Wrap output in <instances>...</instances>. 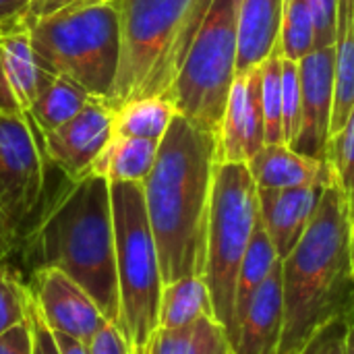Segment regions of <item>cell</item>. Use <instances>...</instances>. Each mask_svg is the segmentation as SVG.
Masks as SVG:
<instances>
[{
  "instance_id": "1",
  "label": "cell",
  "mask_w": 354,
  "mask_h": 354,
  "mask_svg": "<svg viewBox=\"0 0 354 354\" xmlns=\"http://www.w3.org/2000/svg\"><path fill=\"white\" fill-rule=\"evenodd\" d=\"M216 164V137L176 114L143 183L164 284L205 272Z\"/></svg>"
},
{
  "instance_id": "2",
  "label": "cell",
  "mask_w": 354,
  "mask_h": 354,
  "mask_svg": "<svg viewBox=\"0 0 354 354\" xmlns=\"http://www.w3.org/2000/svg\"><path fill=\"white\" fill-rule=\"evenodd\" d=\"M31 272L52 268L75 280L118 326L120 299L110 183L89 172L68 180L21 236Z\"/></svg>"
},
{
  "instance_id": "3",
  "label": "cell",
  "mask_w": 354,
  "mask_h": 354,
  "mask_svg": "<svg viewBox=\"0 0 354 354\" xmlns=\"http://www.w3.org/2000/svg\"><path fill=\"white\" fill-rule=\"evenodd\" d=\"M353 226L346 193L338 185L328 187L309 228L282 261L284 332L278 354H301L328 326L353 324Z\"/></svg>"
},
{
  "instance_id": "4",
  "label": "cell",
  "mask_w": 354,
  "mask_h": 354,
  "mask_svg": "<svg viewBox=\"0 0 354 354\" xmlns=\"http://www.w3.org/2000/svg\"><path fill=\"white\" fill-rule=\"evenodd\" d=\"M120 60L106 100L114 112L141 97H170L212 0H114Z\"/></svg>"
},
{
  "instance_id": "5",
  "label": "cell",
  "mask_w": 354,
  "mask_h": 354,
  "mask_svg": "<svg viewBox=\"0 0 354 354\" xmlns=\"http://www.w3.org/2000/svg\"><path fill=\"white\" fill-rule=\"evenodd\" d=\"M25 27L44 71L73 79L91 97L108 100L120 60L114 0L73 4Z\"/></svg>"
},
{
  "instance_id": "6",
  "label": "cell",
  "mask_w": 354,
  "mask_h": 354,
  "mask_svg": "<svg viewBox=\"0 0 354 354\" xmlns=\"http://www.w3.org/2000/svg\"><path fill=\"white\" fill-rule=\"evenodd\" d=\"M120 317L131 354H147L160 328L162 268L141 183H110Z\"/></svg>"
},
{
  "instance_id": "7",
  "label": "cell",
  "mask_w": 354,
  "mask_h": 354,
  "mask_svg": "<svg viewBox=\"0 0 354 354\" xmlns=\"http://www.w3.org/2000/svg\"><path fill=\"white\" fill-rule=\"evenodd\" d=\"M259 220V195L253 174L243 162H218L214 170L205 272L216 322L224 328L230 348L236 340L234 309L243 257Z\"/></svg>"
},
{
  "instance_id": "8",
  "label": "cell",
  "mask_w": 354,
  "mask_h": 354,
  "mask_svg": "<svg viewBox=\"0 0 354 354\" xmlns=\"http://www.w3.org/2000/svg\"><path fill=\"white\" fill-rule=\"evenodd\" d=\"M241 0H212L172 89L176 114L218 137L236 79Z\"/></svg>"
},
{
  "instance_id": "9",
  "label": "cell",
  "mask_w": 354,
  "mask_h": 354,
  "mask_svg": "<svg viewBox=\"0 0 354 354\" xmlns=\"http://www.w3.org/2000/svg\"><path fill=\"white\" fill-rule=\"evenodd\" d=\"M48 162L31 116L0 110V216L19 241L41 205Z\"/></svg>"
},
{
  "instance_id": "10",
  "label": "cell",
  "mask_w": 354,
  "mask_h": 354,
  "mask_svg": "<svg viewBox=\"0 0 354 354\" xmlns=\"http://www.w3.org/2000/svg\"><path fill=\"white\" fill-rule=\"evenodd\" d=\"M31 274V299L48 328L89 346L95 334L108 324L95 301L58 270L44 268Z\"/></svg>"
},
{
  "instance_id": "11",
  "label": "cell",
  "mask_w": 354,
  "mask_h": 354,
  "mask_svg": "<svg viewBox=\"0 0 354 354\" xmlns=\"http://www.w3.org/2000/svg\"><path fill=\"white\" fill-rule=\"evenodd\" d=\"M301 129L290 145L299 153L328 160L334 112V46L317 48L299 60Z\"/></svg>"
},
{
  "instance_id": "12",
  "label": "cell",
  "mask_w": 354,
  "mask_h": 354,
  "mask_svg": "<svg viewBox=\"0 0 354 354\" xmlns=\"http://www.w3.org/2000/svg\"><path fill=\"white\" fill-rule=\"evenodd\" d=\"M114 110L104 100L89 97L77 116L44 137V147L50 164L64 178L77 180L91 172L93 162L112 137Z\"/></svg>"
},
{
  "instance_id": "13",
  "label": "cell",
  "mask_w": 354,
  "mask_h": 354,
  "mask_svg": "<svg viewBox=\"0 0 354 354\" xmlns=\"http://www.w3.org/2000/svg\"><path fill=\"white\" fill-rule=\"evenodd\" d=\"M216 141L218 162L249 164L266 147L261 66L236 75Z\"/></svg>"
},
{
  "instance_id": "14",
  "label": "cell",
  "mask_w": 354,
  "mask_h": 354,
  "mask_svg": "<svg viewBox=\"0 0 354 354\" xmlns=\"http://www.w3.org/2000/svg\"><path fill=\"white\" fill-rule=\"evenodd\" d=\"M322 187L299 189H259V220L268 230L278 257L284 261L309 228L322 195Z\"/></svg>"
},
{
  "instance_id": "15",
  "label": "cell",
  "mask_w": 354,
  "mask_h": 354,
  "mask_svg": "<svg viewBox=\"0 0 354 354\" xmlns=\"http://www.w3.org/2000/svg\"><path fill=\"white\" fill-rule=\"evenodd\" d=\"M54 75L44 71L31 46L29 29L17 19L0 29V81L15 104L29 114Z\"/></svg>"
},
{
  "instance_id": "16",
  "label": "cell",
  "mask_w": 354,
  "mask_h": 354,
  "mask_svg": "<svg viewBox=\"0 0 354 354\" xmlns=\"http://www.w3.org/2000/svg\"><path fill=\"white\" fill-rule=\"evenodd\" d=\"M247 166L259 189H328L338 185L334 166L328 160L309 158L284 143L266 145Z\"/></svg>"
},
{
  "instance_id": "17",
  "label": "cell",
  "mask_w": 354,
  "mask_h": 354,
  "mask_svg": "<svg viewBox=\"0 0 354 354\" xmlns=\"http://www.w3.org/2000/svg\"><path fill=\"white\" fill-rule=\"evenodd\" d=\"M284 332L282 261L257 290L239 330L232 354H278Z\"/></svg>"
},
{
  "instance_id": "18",
  "label": "cell",
  "mask_w": 354,
  "mask_h": 354,
  "mask_svg": "<svg viewBox=\"0 0 354 354\" xmlns=\"http://www.w3.org/2000/svg\"><path fill=\"white\" fill-rule=\"evenodd\" d=\"M284 0H241L236 75L257 68L280 41Z\"/></svg>"
},
{
  "instance_id": "19",
  "label": "cell",
  "mask_w": 354,
  "mask_h": 354,
  "mask_svg": "<svg viewBox=\"0 0 354 354\" xmlns=\"http://www.w3.org/2000/svg\"><path fill=\"white\" fill-rule=\"evenodd\" d=\"M158 149L160 141L112 135L97 160L93 162L91 172L104 176L108 183L143 185L156 164Z\"/></svg>"
},
{
  "instance_id": "20",
  "label": "cell",
  "mask_w": 354,
  "mask_h": 354,
  "mask_svg": "<svg viewBox=\"0 0 354 354\" xmlns=\"http://www.w3.org/2000/svg\"><path fill=\"white\" fill-rule=\"evenodd\" d=\"M354 108V0L338 4V33L334 44V112L330 139L344 127Z\"/></svg>"
},
{
  "instance_id": "21",
  "label": "cell",
  "mask_w": 354,
  "mask_h": 354,
  "mask_svg": "<svg viewBox=\"0 0 354 354\" xmlns=\"http://www.w3.org/2000/svg\"><path fill=\"white\" fill-rule=\"evenodd\" d=\"M203 317H214V303L207 282L201 274L185 276L164 284L160 299V328L185 330L193 328Z\"/></svg>"
},
{
  "instance_id": "22",
  "label": "cell",
  "mask_w": 354,
  "mask_h": 354,
  "mask_svg": "<svg viewBox=\"0 0 354 354\" xmlns=\"http://www.w3.org/2000/svg\"><path fill=\"white\" fill-rule=\"evenodd\" d=\"M282 259L278 257V251L263 228L261 220H257L255 232L251 236V243L247 247V253L243 257L241 270H239V282H236V309H234V328H236V340H239V330L245 319V313L249 309V303L257 295V290L263 286V282L270 278L274 268ZM234 340V346H236ZM232 346V348H234Z\"/></svg>"
},
{
  "instance_id": "23",
  "label": "cell",
  "mask_w": 354,
  "mask_h": 354,
  "mask_svg": "<svg viewBox=\"0 0 354 354\" xmlns=\"http://www.w3.org/2000/svg\"><path fill=\"white\" fill-rule=\"evenodd\" d=\"M176 116L170 97H141L120 106L114 112L112 135L162 141Z\"/></svg>"
},
{
  "instance_id": "24",
  "label": "cell",
  "mask_w": 354,
  "mask_h": 354,
  "mask_svg": "<svg viewBox=\"0 0 354 354\" xmlns=\"http://www.w3.org/2000/svg\"><path fill=\"white\" fill-rule=\"evenodd\" d=\"M89 97L91 95L79 83L64 75H56L35 100L33 108L29 110V116L41 137H46L64 122H68L73 116H77L81 108L89 102Z\"/></svg>"
},
{
  "instance_id": "25",
  "label": "cell",
  "mask_w": 354,
  "mask_h": 354,
  "mask_svg": "<svg viewBox=\"0 0 354 354\" xmlns=\"http://www.w3.org/2000/svg\"><path fill=\"white\" fill-rule=\"evenodd\" d=\"M282 46H274L270 56L259 64L261 66V104L266 120V145L284 143L282 127ZM286 145V143H284Z\"/></svg>"
},
{
  "instance_id": "26",
  "label": "cell",
  "mask_w": 354,
  "mask_h": 354,
  "mask_svg": "<svg viewBox=\"0 0 354 354\" xmlns=\"http://www.w3.org/2000/svg\"><path fill=\"white\" fill-rule=\"evenodd\" d=\"M280 46L284 56L297 62L315 50L313 19L305 0H284Z\"/></svg>"
},
{
  "instance_id": "27",
  "label": "cell",
  "mask_w": 354,
  "mask_h": 354,
  "mask_svg": "<svg viewBox=\"0 0 354 354\" xmlns=\"http://www.w3.org/2000/svg\"><path fill=\"white\" fill-rule=\"evenodd\" d=\"M31 290L17 274L0 266V336L15 326L27 322Z\"/></svg>"
},
{
  "instance_id": "28",
  "label": "cell",
  "mask_w": 354,
  "mask_h": 354,
  "mask_svg": "<svg viewBox=\"0 0 354 354\" xmlns=\"http://www.w3.org/2000/svg\"><path fill=\"white\" fill-rule=\"evenodd\" d=\"M328 162L334 166L338 187L346 193L354 216V108L344 127L330 139Z\"/></svg>"
},
{
  "instance_id": "29",
  "label": "cell",
  "mask_w": 354,
  "mask_h": 354,
  "mask_svg": "<svg viewBox=\"0 0 354 354\" xmlns=\"http://www.w3.org/2000/svg\"><path fill=\"white\" fill-rule=\"evenodd\" d=\"M282 127L284 143L292 145L301 129V77L299 62L282 58Z\"/></svg>"
},
{
  "instance_id": "30",
  "label": "cell",
  "mask_w": 354,
  "mask_h": 354,
  "mask_svg": "<svg viewBox=\"0 0 354 354\" xmlns=\"http://www.w3.org/2000/svg\"><path fill=\"white\" fill-rule=\"evenodd\" d=\"M313 19L315 50L336 44L338 33V4L340 0H305Z\"/></svg>"
},
{
  "instance_id": "31",
  "label": "cell",
  "mask_w": 354,
  "mask_h": 354,
  "mask_svg": "<svg viewBox=\"0 0 354 354\" xmlns=\"http://www.w3.org/2000/svg\"><path fill=\"white\" fill-rule=\"evenodd\" d=\"M232 353L224 328L214 317H203L195 326V346L191 354H228Z\"/></svg>"
},
{
  "instance_id": "32",
  "label": "cell",
  "mask_w": 354,
  "mask_h": 354,
  "mask_svg": "<svg viewBox=\"0 0 354 354\" xmlns=\"http://www.w3.org/2000/svg\"><path fill=\"white\" fill-rule=\"evenodd\" d=\"M89 354H131V351L120 328L108 322L89 342Z\"/></svg>"
},
{
  "instance_id": "33",
  "label": "cell",
  "mask_w": 354,
  "mask_h": 354,
  "mask_svg": "<svg viewBox=\"0 0 354 354\" xmlns=\"http://www.w3.org/2000/svg\"><path fill=\"white\" fill-rule=\"evenodd\" d=\"M29 324H31V334H33V354H60L54 332L48 328V324L39 315L33 299L29 305Z\"/></svg>"
},
{
  "instance_id": "34",
  "label": "cell",
  "mask_w": 354,
  "mask_h": 354,
  "mask_svg": "<svg viewBox=\"0 0 354 354\" xmlns=\"http://www.w3.org/2000/svg\"><path fill=\"white\" fill-rule=\"evenodd\" d=\"M0 354H33V334L29 317L0 336Z\"/></svg>"
},
{
  "instance_id": "35",
  "label": "cell",
  "mask_w": 354,
  "mask_h": 354,
  "mask_svg": "<svg viewBox=\"0 0 354 354\" xmlns=\"http://www.w3.org/2000/svg\"><path fill=\"white\" fill-rule=\"evenodd\" d=\"M81 2H91V0H29V4L25 6V10L19 15V21L23 25H31L39 19H46L66 6L73 4H81Z\"/></svg>"
},
{
  "instance_id": "36",
  "label": "cell",
  "mask_w": 354,
  "mask_h": 354,
  "mask_svg": "<svg viewBox=\"0 0 354 354\" xmlns=\"http://www.w3.org/2000/svg\"><path fill=\"white\" fill-rule=\"evenodd\" d=\"M351 324L348 322H336L328 326L322 334V344L317 354H346V334Z\"/></svg>"
},
{
  "instance_id": "37",
  "label": "cell",
  "mask_w": 354,
  "mask_h": 354,
  "mask_svg": "<svg viewBox=\"0 0 354 354\" xmlns=\"http://www.w3.org/2000/svg\"><path fill=\"white\" fill-rule=\"evenodd\" d=\"M27 4L29 0H0V27L17 19L25 10Z\"/></svg>"
},
{
  "instance_id": "38",
  "label": "cell",
  "mask_w": 354,
  "mask_h": 354,
  "mask_svg": "<svg viewBox=\"0 0 354 354\" xmlns=\"http://www.w3.org/2000/svg\"><path fill=\"white\" fill-rule=\"evenodd\" d=\"M17 243H19V239L8 230L6 222L0 216V266H4V259L17 249Z\"/></svg>"
},
{
  "instance_id": "39",
  "label": "cell",
  "mask_w": 354,
  "mask_h": 354,
  "mask_svg": "<svg viewBox=\"0 0 354 354\" xmlns=\"http://www.w3.org/2000/svg\"><path fill=\"white\" fill-rule=\"evenodd\" d=\"M54 338H56V344L60 348V354H89V346L71 338V336H64V334H56L54 332Z\"/></svg>"
},
{
  "instance_id": "40",
  "label": "cell",
  "mask_w": 354,
  "mask_h": 354,
  "mask_svg": "<svg viewBox=\"0 0 354 354\" xmlns=\"http://www.w3.org/2000/svg\"><path fill=\"white\" fill-rule=\"evenodd\" d=\"M322 334H324V332H322ZM322 334H317V336L313 338V342H311V344H309V346H307V348H305V351H303L301 354H317V353H319V344H322Z\"/></svg>"
},
{
  "instance_id": "41",
  "label": "cell",
  "mask_w": 354,
  "mask_h": 354,
  "mask_svg": "<svg viewBox=\"0 0 354 354\" xmlns=\"http://www.w3.org/2000/svg\"><path fill=\"white\" fill-rule=\"evenodd\" d=\"M346 354H354V324H351L346 334Z\"/></svg>"
},
{
  "instance_id": "42",
  "label": "cell",
  "mask_w": 354,
  "mask_h": 354,
  "mask_svg": "<svg viewBox=\"0 0 354 354\" xmlns=\"http://www.w3.org/2000/svg\"><path fill=\"white\" fill-rule=\"evenodd\" d=\"M351 270H353V278H354V226H353V239H351Z\"/></svg>"
},
{
  "instance_id": "43",
  "label": "cell",
  "mask_w": 354,
  "mask_h": 354,
  "mask_svg": "<svg viewBox=\"0 0 354 354\" xmlns=\"http://www.w3.org/2000/svg\"><path fill=\"white\" fill-rule=\"evenodd\" d=\"M228 354H232V353H228Z\"/></svg>"
},
{
  "instance_id": "44",
  "label": "cell",
  "mask_w": 354,
  "mask_h": 354,
  "mask_svg": "<svg viewBox=\"0 0 354 354\" xmlns=\"http://www.w3.org/2000/svg\"><path fill=\"white\" fill-rule=\"evenodd\" d=\"M0 29H2V27H0Z\"/></svg>"
}]
</instances>
